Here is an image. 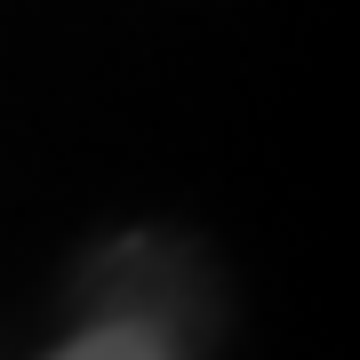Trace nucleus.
Masks as SVG:
<instances>
[{"instance_id": "obj_1", "label": "nucleus", "mask_w": 360, "mask_h": 360, "mask_svg": "<svg viewBox=\"0 0 360 360\" xmlns=\"http://www.w3.org/2000/svg\"><path fill=\"white\" fill-rule=\"evenodd\" d=\"M49 360H176V345H168V328L136 321V312H120V321H96V328H80L72 345H56Z\"/></svg>"}]
</instances>
